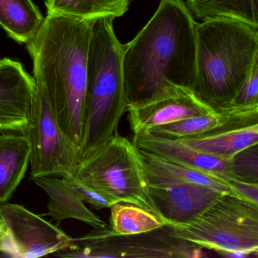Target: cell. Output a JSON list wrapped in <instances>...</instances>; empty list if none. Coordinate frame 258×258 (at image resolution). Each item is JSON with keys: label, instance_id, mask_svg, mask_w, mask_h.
<instances>
[{"label": "cell", "instance_id": "cell-1", "mask_svg": "<svg viewBox=\"0 0 258 258\" xmlns=\"http://www.w3.org/2000/svg\"><path fill=\"white\" fill-rule=\"evenodd\" d=\"M196 24L182 0H161L143 29L123 44L128 106L175 89L193 90Z\"/></svg>", "mask_w": 258, "mask_h": 258}, {"label": "cell", "instance_id": "cell-2", "mask_svg": "<svg viewBox=\"0 0 258 258\" xmlns=\"http://www.w3.org/2000/svg\"><path fill=\"white\" fill-rule=\"evenodd\" d=\"M96 20L47 15L26 43L33 78L46 92L58 126L79 152L90 40Z\"/></svg>", "mask_w": 258, "mask_h": 258}, {"label": "cell", "instance_id": "cell-3", "mask_svg": "<svg viewBox=\"0 0 258 258\" xmlns=\"http://www.w3.org/2000/svg\"><path fill=\"white\" fill-rule=\"evenodd\" d=\"M258 63V27L214 17L196 27V96L210 108L231 106Z\"/></svg>", "mask_w": 258, "mask_h": 258}, {"label": "cell", "instance_id": "cell-4", "mask_svg": "<svg viewBox=\"0 0 258 258\" xmlns=\"http://www.w3.org/2000/svg\"><path fill=\"white\" fill-rule=\"evenodd\" d=\"M114 18L98 19L93 26L87 63V87L78 164L118 135L127 110L123 70V44L115 33Z\"/></svg>", "mask_w": 258, "mask_h": 258}, {"label": "cell", "instance_id": "cell-5", "mask_svg": "<svg viewBox=\"0 0 258 258\" xmlns=\"http://www.w3.org/2000/svg\"><path fill=\"white\" fill-rule=\"evenodd\" d=\"M172 234L226 257H248L258 253V205L225 194Z\"/></svg>", "mask_w": 258, "mask_h": 258}, {"label": "cell", "instance_id": "cell-6", "mask_svg": "<svg viewBox=\"0 0 258 258\" xmlns=\"http://www.w3.org/2000/svg\"><path fill=\"white\" fill-rule=\"evenodd\" d=\"M74 174L83 183L119 202L134 204L158 216L148 191L139 149L120 134L80 162Z\"/></svg>", "mask_w": 258, "mask_h": 258}, {"label": "cell", "instance_id": "cell-7", "mask_svg": "<svg viewBox=\"0 0 258 258\" xmlns=\"http://www.w3.org/2000/svg\"><path fill=\"white\" fill-rule=\"evenodd\" d=\"M55 256L70 258H199L207 256L204 249L172 234L169 225L135 235H119L109 225L78 238H72Z\"/></svg>", "mask_w": 258, "mask_h": 258}, {"label": "cell", "instance_id": "cell-8", "mask_svg": "<svg viewBox=\"0 0 258 258\" xmlns=\"http://www.w3.org/2000/svg\"><path fill=\"white\" fill-rule=\"evenodd\" d=\"M35 87L28 124L22 133L29 146L31 179L73 174L78 150L58 126L43 87L37 84Z\"/></svg>", "mask_w": 258, "mask_h": 258}, {"label": "cell", "instance_id": "cell-9", "mask_svg": "<svg viewBox=\"0 0 258 258\" xmlns=\"http://www.w3.org/2000/svg\"><path fill=\"white\" fill-rule=\"evenodd\" d=\"M0 254L37 258L55 254L70 244L59 226L18 204L0 205Z\"/></svg>", "mask_w": 258, "mask_h": 258}, {"label": "cell", "instance_id": "cell-10", "mask_svg": "<svg viewBox=\"0 0 258 258\" xmlns=\"http://www.w3.org/2000/svg\"><path fill=\"white\" fill-rule=\"evenodd\" d=\"M146 176L148 191L158 216L169 226L188 223L226 194L205 185Z\"/></svg>", "mask_w": 258, "mask_h": 258}, {"label": "cell", "instance_id": "cell-11", "mask_svg": "<svg viewBox=\"0 0 258 258\" xmlns=\"http://www.w3.org/2000/svg\"><path fill=\"white\" fill-rule=\"evenodd\" d=\"M212 111L192 90L187 88L170 90L142 103L129 105L126 110L134 135Z\"/></svg>", "mask_w": 258, "mask_h": 258}, {"label": "cell", "instance_id": "cell-12", "mask_svg": "<svg viewBox=\"0 0 258 258\" xmlns=\"http://www.w3.org/2000/svg\"><path fill=\"white\" fill-rule=\"evenodd\" d=\"M35 83L19 61L0 60V133H20L28 124Z\"/></svg>", "mask_w": 258, "mask_h": 258}, {"label": "cell", "instance_id": "cell-13", "mask_svg": "<svg viewBox=\"0 0 258 258\" xmlns=\"http://www.w3.org/2000/svg\"><path fill=\"white\" fill-rule=\"evenodd\" d=\"M180 140L196 150L228 159L240 151L258 144V111L205 134Z\"/></svg>", "mask_w": 258, "mask_h": 258}, {"label": "cell", "instance_id": "cell-14", "mask_svg": "<svg viewBox=\"0 0 258 258\" xmlns=\"http://www.w3.org/2000/svg\"><path fill=\"white\" fill-rule=\"evenodd\" d=\"M133 143L137 149L169 162L213 173L230 181L227 170L229 158H220L196 150L180 140L156 137L149 133L135 134Z\"/></svg>", "mask_w": 258, "mask_h": 258}, {"label": "cell", "instance_id": "cell-15", "mask_svg": "<svg viewBox=\"0 0 258 258\" xmlns=\"http://www.w3.org/2000/svg\"><path fill=\"white\" fill-rule=\"evenodd\" d=\"M49 197L47 215L59 223L73 219L99 229L108 226L86 206L85 202L62 176H41L32 179Z\"/></svg>", "mask_w": 258, "mask_h": 258}, {"label": "cell", "instance_id": "cell-16", "mask_svg": "<svg viewBox=\"0 0 258 258\" xmlns=\"http://www.w3.org/2000/svg\"><path fill=\"white\" fill-rule=\"evenodd\" d=\"M29 164V146L25 136L0 133V205L11 199Z\"/></svg>", "mask_w": 258, "mask_h": 258}, {"label": "cell", "instance_id": "cell-17", "mask_svg": "<svg viewBox=\"0 0 258 258\" xmlns=\"http://www.w3.org/2000/svg\"><path fill=\"white\" fill-rule=\"evenodd\" d=\"M256 111H258V106L248 108L231 105L222 109L214 110L202 115L155 126L146 133L156 137L175 140L191 138Z\"/></svg>", "mask_w": 258, "mask_h": 258}, {"label": "cell", "instance_id": "cell-18", "mask_svg": "<svg viewBox=\"0 0 258 258\" xmlns=\"http://www.w3.org/2000/svg\"><path fill=\"white\" fill-rule=\"evenodd\" d=\"M139 152L146 174L155 177L205 185L226 194L241 198L233 188L230 181L224 178L197 169L169 162L140 149H139Z\"/></svg>", "mask_w": 258, "mask_h": 258}, {"label": "cell", "instance_id": "cell-19", "mask_svg": "<svg viewBox=\"0 0 258 258\" xmlns=\"http://www.w3.org/2000/svg\"><path fill=\"white\" fill-rule=\"evenodd\" d=\"M43 21L32 0H0V27L21 44L35 36Z\"/></svg>", "mask_w": 258, "mask_h": 258}, {"label": "cell", "instance_id": "cell-20", "mask_svg": "<svg viewBox=\"0 0 258 258\" xmlns=\"http://www.w3.org/2000/svg\"><path fill=\"white\" fill-rule=\"evenodd\" d=\"M133 0H46L47 15L98 20L115 18L127 12Z\"/></svg>", "mask_w": 258, "mask_h": 258}, {"label": "cell", "instance_id": "cell-21", "mask_svg": "<svg viewBox=\"0 0 258 258\" xmlns=\"http://www.w3.org/2000/svg\"><path fill=\"white\" fill-rule=\"evenodd\" d=\"M193 17H220L258 27V0H186Z\"/></svg>", "mask_w": 258, "mask_h": 258}, {"label": "cell", "instance_id": "cell-22", "mask_svg": "<svg viewBox=\"0 0 258 258\" xmlns=\"http://www.w3.org/2000/svg\"><path fill=\"white\" fill-rule=\"evenodd\" d=\"M109 227L115 235L143 233L167 225L161 217L141 207L128 202H117L110 207Z\"/></svg>", "mask_w": 258, "mask_h": 258}, {"label": "cell", "instance_id": "cell-23", "mask_svg": "<svg viewBox=\"0 0 258 258\" xmlns=\"http://www.w3.org/2000/svg\"><path fill=\"white\" fill-rule=\"evenodd\" d=\"M227 170L230 180L258 184V144L229 158Z\"/></svg>", "mask_w": 258, "mask_h": 258}, {"label": "cell", "instance_id": "cell-24", "mask_svg": "<svg viewBox=\"0 0 258 258\" xmlns=\"http://www.w3.org/2000/svg\"><path fill=\"white\" fill-rule=\"evenodd\" d=\"M62 177L70 184L71 186L75 189L84 202L90 204L95 209L100 210L102 208H110L114 204L120 202L114 198L83 183L74 173Z\"/></svg>", "mask_w": 258, "mask_h": 258}, {"label": "cell", "instance_id": "cell-25", "mask_svg": "<svg viewBox=\"0 0 258 258\" xmlns=\"http://www.w3.org/2000/svg\"><path fill=\"white\" fill-rule=\"evenodd\" d=\"M232 105L239 107L258 106V63L253 66L243 83Z\"/></svg>", "mask_w": 258, "mask_h": 258}, {"label": "cell", "instance_id": "cell-26", "mask_svg": "<svg viewBox=\"0 0 258 258\" xmlns=\"http://www.w3.org/2000/svg\"><path fill=\"white\" fill-rule=\"evenodd\" d=\"M233 188L242 199L258 205V184L230 180Z\"/></svg>", "mask_w": 258, "mask_h": 258}, {"label": "cell", "instance_id": "cell-27", "mask_svg": "<svg viewBox=\"0 0 258 258\" xmlns=\"http://www.w3.org/2000/svg\"><path fill=\"white\" fill-rule=\"evenodd\" d=\"M0 229H1V225H0Z\"/></svg>", "mask_w": 258, "mask_h": 258}]
</instances>
